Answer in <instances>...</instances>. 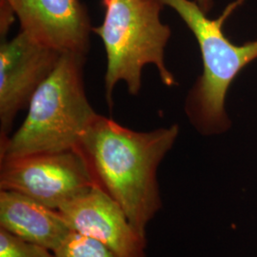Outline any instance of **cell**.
Masks as SVG:
<instances>
[{
	"mask_svg": "<svg viewBox=\"0 0 257 257\" xmlns=\"http://www.w3.org/2000/svg\"><path fill=\"white\" fill-rule=\"evenodd\" d=\"M178 134L177 125L136 132L97 114L76 149L85 158L96 185L119 204L143 237L162 205L158 166Z\"/></svg>",
	"mask_w": 257,
	"mask_h": 257,
	"instance_id": "1",
	"label": "cell"
},
{
	"mask_svg": "<svg viewBox=\"0 0 257 257\" xmlns=\"http://www.w3.org/2000/svg\"><path fill=\"white\" fill-rule=\"evenodd\" d=\"M55 257H116L99 241L72 231L54 251Z\"/></svg>",
	"mask_w": 257,
	"mask_h": 257,
	"instance_id": "10",
	"label": "cell"
},
{
	"mask_svg": "<svg viewBox=\"0 0 257 257\" xmlns=\"http://www.w3.org/2000/svg\"><path fill=\"white\" fill-rule=\"evenodd\" d=\"M175 10L197 40L202 57V74L187 95L185 111L203 136L220 135L230 127L225 108L230 84L257 59V39L243 45L232 43L223 32L227 18L211 19L192 0H159Z\"/></svg>",
	"mask_w": 257,
	"mask_h": 257,
	"instance_id": "4",
	"label": "cell"
},
{
	"mask_svg": "<svg viewBox=\"0 0 257 257\" xmlns=\"http://www.w3.org/2000/svg\"><path fill=\"white\" fill-rule=\"evenodd\" d=\"M205 14H209L213 7V0H194Z\"/></svg>",
	"mask_w": 257,
	"mask_h": 257,
	"instance_id": "12",
	"label": "cell"
},
{
	"mask_svg": "<svg viewBox=\"0 0 257 257\" xmlns=\"http://www.w3.org/2000/svg\"><path fill=\"white\" fill-rule=\"evenodd\" d=\"M6 2H7V0H0V6L6 4Z\"/></svg>",
	"mask_w": 257,
	"mask_h": 257,
	"instance_id": "13",
	"label": "cell"
},
{
	"mask_svg": "<svg viewBox=\"0 0 257 257\" xmlns=\"http://www.w3.org/2000/svg\"><path fill=\"white\" fill-rule=\"evenodd\" d=\"M105 16L101 25L92 32L101 38L107 54L105 96L112 107V92L123 81L132 95L142 87V71L146 65L156 66L161 81L176 85L167 68L165 49L172 31L161 22L164 5L159 0H102Z\"/></svg>",
	"mask_w": 257,
	"mask_h": 257,
	"instance_id": "3",
	"label": "cell"
},
{
	"mask_svg": "<svg viewBox=\"0 0 257 257\" xmlns=\"http://www.w3.org/2000/svg\"><path fill=\"white\" fill-rule=\"evenodd\" d=\"M73 231L99 241L116 257H146V237L133 227L125 211L95 185L60 210Z\"/></svg>",
	"mask_w": 257,
	"mask_h": 257,
	"instance_id": "8",
	"label": "cell"
},
{
	"mask_svg": "<svg viewBox=\"0 0 257 257\" xmlns=\"http://www.w3.org/2000/svg\"><path fill=\"white\" fill-rule=\"evenodd\" d=\"M0 257H55L52 250L0 228Z\"/></svg>",
	"mask_w": 257,
	"mask_h": 257,
	"instance_id": "11",
	"label": "cell"
},
{
	"mask_svg": "<svg viewBox=\"0 0 257 257\" xmlns=\"http://www.w3.org/2000/svg\"><path fill=\"white\" fill-rule=\"evenodd\" d=\"M0 228L53 252L73 231L60 211L6 190L0 192Z\"/></svg>",
	"mask_w": 257,
	"mask_h": 257,
	"instance_id": "9",
	"label": "cell"
},
{
	"mask_svg": "<svg viewBox=\"0 0 257 257\" xmlns=\"http://www.w3.org/2000/svg\"><path fill=\"white\" fill-rule=\"evenodd\" d=\"M95 185L89 166L77 150L1 161V190L22 193L57 211Z\"/></svg>",
	"mask_w": 257,
	"mask_h": 257,
	"instance_id": "5",
	"label": "cell"
},
{
	"mask_svg": "<svg viewBox=\"0 0 257 257\" xmlns=\"http://www.w3.org/2000/svg\"><path fill=\"white\" fill-rule=\"evenodd\" d=\"M61 53L19 32L0 45V143L10 138L14 121L28 108L38 87L53 73Z\"/></svg>",
	"mask_w": 257,
	"mask_h": 257,
	"instance_id": "7",
	"label": "cell"
},
{
	"mask_svg": "<svg viewBox=\"0 0 257 257\" xmlns=\"http://www.w3.org/2000/svg\"><path fill=\"white\" fill-rule=\"evenodd\" d=\"M16 17L20 31L44 46L61 54L89 52L93 27L80 0H7L0 6L2 39H6Z\"/></svg>",
	"mask_w": 257,
	"mask_h": 257,
	"instance_id": "6",
	"label": "cell"
},
{
	"mask_svg": "<svg viewBox=\"0 0 257 257\" xmlns=\"http://www.w3.org/2000/svg\"><path fill=\"white\" fill-rule=\"evenodd\" d=\"M86 55L65 53L32 96L26 118L0 143V160L76 150L97 116L85 92Z\"/></svg>",
	"mask_w": 257,
	"mask_h": 257,
	"instance_id": "2",
	"label": "cell"
}]
</instances>
